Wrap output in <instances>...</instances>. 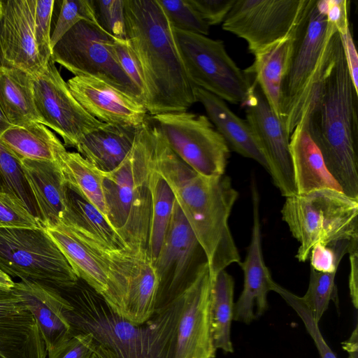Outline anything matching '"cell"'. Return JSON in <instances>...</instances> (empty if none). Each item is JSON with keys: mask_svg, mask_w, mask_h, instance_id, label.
<instances>
[{"mask_svg": "<svg viewBox=\"0 0 358 358\" xmlns=\"http://www.w3.org/2000/svg\"><path fill=\"white\" fill-rule=\"evenodd\" d=\"M152 162L172 189L208 264L212 278L241 259L230 231L229 218L238 192L224 174L196 173L170 148L152 122Z\"/></svg>", "mask_w": 358, "mask_h": 358, "instance_id": "obj_1", "label": "cell"}, {"mask_svg": "<svg viewBox=\"0 0 358 358\" xmlns=\"http://www.w3.org/2000/svg\"><path fill=\"white\" fill-rule=\"evenodd\" d=\"M357 95L339 36L299 122L319 148L342 192L355 199H358Z\"/></svg>", "mask_w": 358, "mask_h": 358, "instance_id": "obj_2", "label": "cell"}, {"mask_svg": "<svg viewBox=\"0 0 358 358\" xmlns=\"http://www.w3.org/2000/svg\"><path fill=\"white\" fill-rule=\"evenodd\" d=\"M127 37L141 67L150 115L186 111L196 99L173 27L158 0H124Z\"/></svg>", "mask_w": 358, "mask_h": 358, "instance_id": "obj_3", "label": "cell"}, {"mask_svg": "<svg viewBox=\"0 0 358 358\" xmlns=\"http://www.w3.org/2000/svg\"><path fill=\"white\" fill-rule=\"evenodd\" d=\"M71 307L64 310L73 334L90 333L116 358H175L181 296L146 322L134 324L117 314L94 290L58 289Z\"/></svg>", "mask_w": 358, "mask_h": 358, "instance_id": "obj_4", "label": "cell"}, {"mask_svg": "<svg viewBox=\"0 0 358 358\" xmlns=\"http://www.w3.org/2000/svg\"><path fill=\"white\" fill-rule=\"evenodd\" d=\"M327 0H310L296 27L288 69L282 86L280 119L290 136L308 99L322 77L339 37L329 21Z\"/></svg>", "mask_w": 358, "mask_h": 358, "instance_id": "obj_5", "label": "cell"}, {"mask_svg": "<svg viewBox=\"0 0 358 358\" xmlns=\"http://www.w3.org/2000/svg\"><path fill=\"white\" fill-rule=\"evenodd\" d=\"M281 215L300 243L296 258L301 262L317 244L358 238V199L343 192L324 189L286 197Z\"/></svg>", "mask_w": 358, "mask_h": 358, "instance_id": "obj_6", "label": "cell"}, {"mask_svg": "<svg viewBox=\"0 0 358 358\" xmlns=\"http://www.w3.org/2000/svg\"><path fill=\"white\" fill-rule=\"evenodd\" d=\"M0 269L10 278L58 289L74 287L79 281L44 228L0 229Z\"/></svg>", "mask_w": 358, "mask_h": 358, "instance_id": "obj_7", "label": "cell"}, {"mask_svg": "<svg viewBox=\"0 0 358 358\" xmlns=\"http://www.w3.org/2000/svg\"><path fill=\"white\" fill-rule=\"evenodd\" d=\"M113 38L97 22L81 20L52 48L51 59L75 76L99 78L144 105L141 92L116 59Z\"/></svg>", "mask_w": 358, "mask_h": 358, "instance_id": "obj_8", "label": "cell"}, {"mask_svg": "<svg viewBox=\"0 0 358 358\" xmlns=\"http://www.w3.org/2000/svg\"><path fill=\"white\" fill-rule=\"evenodd\" d=\"M173 29L191 83L224 101L243 105L252 85L251 78L228 55L223 41Z\"/></svg>", "mask_w": 358, "mask_h": 358, "instance_id": "obj_9", "label": "cell"}, {"mask_svg": "<svg viewBox=\"0 0 358 358\" xmlns=\"http://www.w3.org/2000/svg\"><path fill=\"white\" fill-rule=\"evenodd\" d=\"M149 117L174 153L196 173L224 174L230 150L207 116L186 110Z\"/></svg>", "mask_w": 358, "mask_h": 358, "instance_id": "obj_10", "label": "cell"}, {"mask_svg": "<svg viewBox=\"0 0 358 358\" xmlns=\"http://www.w3.org/2000/svg\"><path fill=\"white\" fill-rule=\"evenodd\" d=\"M310 0H236L222 29L245 40L253 55L289 35Z\"/></svg>", "mask_w": 358, "mask_h": 358, "instance_id": "obj_11", "label": "cell"}, {"mask_svg": "<svg viewBox=\"0 0 358 358\" xmlns=\"http://www.w3.org/2000/svg\"><path fill=\"white\" fill-rule=\"evenodd\" d=\"M151 166V122L148 117L138 128L133 148L125 159L110 172L100 171L107 217L120 234L136 206L149 194L147 182Z\"/></svg>", "mask_w": 358, "mask_h": 358, "instance_id": "obj_12", "label": "cell"}, {"mask_svg": "<svg viewBox=\"0 0 358 358\" xmlns=\"http://www.w3.org/2000/svg\"><path fill=\"white\" fill-rule=\"evenodd\" d=\"M31 78L41 124L58 134L64 146L76 148L85 134L104 124L89 114L74 98L51 58L40 74Z\"/></svg>", "mask_w": 358, "mask_h": 358, "instance_id": "obj_13", "label": "cell"}, {"mask_svg": "<svg viewBox=\"0 0 358 358\" xmlns=\"http://www.w3.org/2000/svg\"><path fill=\"white\" fill-rule=\"evenodd\" d=\"M242 106L245 107L246 120L266 157L274 185L285 198L296 194L289 150L290 136L254 81Z\"/></svg>", "mask_w": 358, "mask_h": 358, "instance_id": "obj_14", "label": "cell"}, {"mask_svg": "<svg viewBox=\"0 0 358 358\" xmlns=\"http://www.w3.org/2000/svg\"><path fill=\"white\" fill-rule=\"evenodd\" d=\"M213 280L201 263L181 296L175 358H215L210 322Z\"/></svg>", "mask_w": 358, "mask_h": 358, "instance_id": "obj_15", "label": "cell"}, {"mask_svg": "<svg viewBox=\"0 0 358 358\" xmlns=\"http://www.w3.org/2000/svg\"><path fill=\"white\" fill-rule=\"evenodd\" d=\"M35 5L36 0L4 1L0 21V55L3 65L31 77L40 74L45 67L34 36Z\"/></svg>", "mask_w": 358, "mask_h": 358, "instance_id": "obj_16", "label": "cell"}, {"mask_svg": "<svg viewBox=\"0 0 358 358\" xmlns=\"http://www.w3.org/2000/svg\"><path fill=\"white\" fill-rule=\"evenodd\" d=\"M252 229L245 259L239 264L244 274L243 291L234 303L233 320L249 324L268 309L267 294L274 280L266 266L262 252L259 219V195L252 181Z\"/></svg>", "mask_w": 358, "mask_h": 358, "instance_id": "obj_17", "label": "cell"}, {"mask_svg": "<svg viewBox=\"0 0 358 358\" xmlns=\"http://www.w3.org/2000/svg\"><path fill=\"white\" fill-rule=\"evenodd\" d=\"M67 85L82 107L103 123L139 127L148 117L142 103L99 78L74 76Z\"/></svg>", "mask_w": 358, "mask_h": 358, "instance_id": "obj_18", "label": "cell"}, {"mask_svg": "<svg viewBox=\"0 0 358 358\" xmlns=\"http://www.w3.org/2000/svg\"><path fill=\"white\" fill-rule=\"evenodd\" d=\"M38 325L13 290H0V358H47Z\"/></svg>", "mask_w": 358, "mask_h": 358, "instance_id": "obj_19", "label": "cell"}, {"mask_svg": "<svg viewBox=\"0 0 358 358\" xmlns=\"http://www.w3.org/2000/svg\"><path fill=\"white\" fill-rule=\"evenodd\" d=\"M12 290L36 319L48 353L73 335L64 314L71 305L57 289L40 282L20 280L15 282Z\"/></svg>", "mask_w": 358, "mask_h": 358, "instance_id": "obj_20", "label": "cell"}, {"mask_svg": "<svg viewBox=\"0 0 358 358\" xmlns=\"http://www.w3.org/2000/svg\"><path fill=\"white\" fill-rule=\"evenodd\" d=\"M20 162L43 228L64 222L71 209L69 189L59 164L27 159Z\"/></svg>", "mask_w": 358, "mask_h": 358, "instance_id": "obj_21", "label": "cell"}, {"mask_svg": "<svg viewBox=\"0 0 358 358\" xmlns=\"http://www.w3.org/2000/svg\"><path fill=\"white\" fill-rule=\"evenodd\" d=\"M199 247L196 237L176 201L169 225L155 262L161 285L164 276L170 271H173L162 308L181 294L180 284Z\"/></svg>", "mask_w": 358, "mask_h": 358, "instance_id": "obj_22", "label": "cell"}, {"mask_svg": "<svg viewBox=\"0 0 358 358\" xmlns=\"http://www.w3.org/2000/svg\"><path fill=\"white\" fill-rule=\"evenodd\" d=\"M44 229L78 278L105 300L110 289V277L100 257L70 224L59 222Z\"/></svg>", "mask_w": 358, "mask_h": 358, "instance_id": "obj_23", "label": "cell"}, {"mask_svg": "<svg viewBox=\"0 0 358 358\" xmlns=\"http://www.w3.org/2000/svg\"><path fill=\"white\" fill-rule=\"evenodd\" d=\"M194 94L196 101L203 105L208 118L229 148L255 160L269 173L268 162L248 121L237 116L218 96L196 86Z\"/></svg>", "mask_w": 358, "mask_h": 358, "instance_id": "obj_24", "label": "cell"}, {"mask_svg": "<svg viewBox=\"0 0 358 358\" xmlns=\"http://www.w3.org/2000/svg\"><path fill=\"white\" fill-rule=\"evenodd\" d=\"M289 150L297 194L324 189L342 192L329 172L319 148L301 122L290 136Z\"/></svg>", "mask_w": 358, "mask_h": 358, "instance_id": "obj_25", "label": "cell"}, {"mask_svg": "<svg viewBox=\"0 0 358 358\" xmlns=\"http://www.w3.org/2000/svg\"><path fill=\"white\" fill-rule=\"evenodd\" d=\"M139 127L104 123L85 134L76 149L98 170L110 172L129 154Z\"/></svg>", "mask_w": 358, "mask_h": 358, "instance_id": "obj_26", "label": "cell"}, {"mask_svg": "<svg viewBox=\"0 0 358 358\" xmlns=\"http://www.w3.org/2000/svg\"><path fill=\"white\" fill-rule=\"evenodd\" d=\"M296 29L285 38L254 54L252 64L244 71L258 85L280 119L282 86L289 66Z\"/></svg>", "mask_w": 358, "mask_h": 358, "instance_id": "obj_27", "label": "cell"}, {"mask_svg": "<svg viewBox=\"0 0 358 358\" xmlns=\"http://www.w3.org/2000/svg\"><path fill=\"white\" fill-rule=\"evenodd\" d=\"M161 278L146 246L135 249L122 317L134 324L148 321L156 312Z\"/></svg>", "mask_w": 358, "mask_h": 358, "instance_id": "obj_28", "label": "cell"}, {"mask_svg": "<svg viewBox=\"0 0 358 358\" xmlns=\"http://www.w3.org/2000/svg\"><path fill=\"white\" fill-rule=\"evenodd\" d=\"M0 143L19 160L59 164L61 155L66 151L53 132L39 122L10 127L0 136Z\"/></svg>", "mask_w": 358, "mask_h": 358, "instance_id": "obj_29", "label": "cell"}, {"mask_svg": "<svg viewBox=\"0 0 358 358\" xmlns=\"http://www.w3.org/2000/svg\"><path fill=\"white\" fill-rule=\"evenodd\" d=\"M0 108L12 126L41 124L34 103L31 76L6 65H0Z\"/></svg>", "mask_w": 358, "mask_h": 358, "instance_id": "obj_30", "label": "cell"}, {"mask_svg": "<svg viewBox=\"0 0 358 358\" xmlns=\"http://www.w3.org/2000/svg\"><path fill=\"white\" fill-rule=\"evenodd\" d=\"M147 187L150 199L147 251L155 263L172 217L176 198L167 182L154 168L152 145V166Z\"/></svg>", "mask_w": 358, "mask_h": 358, "instance_id": "obj_31", "label": "cell"}, {"mask_svg": "<svg viewBox=\"0 0 358 358\" xmlns=\"http://www.w3.org/2000/svg\"><path fill=\"white\" fill-rule=\"evenodd\" d=\"M59 164L67 187L98 208L108 220L101 171L76 152L65 151Z\"/></svg>", "mask_w": 358, "mask_h": 358, "instance_id": "obj_32", "label": "cell"}, {"mask_svg": "<svg viewBox=\"0 0 358 358\" xmlns=\"http://www.w3.org/2000/svg\"><path fill=\"white\" fill-rule=\"evenodd\" d=\"M234 281L225 270L213 279L210 322L215 348L224 352H234L231 340V326L234 317Z\"/></svg>", "mask_w": 358, "mask_h": 358, "instance_id": "obj_33", "label": "cell"}, {"mask_svg": "<svg viewBox=\"0 0 358 358\" xmlns=\"http://www.w3.org/2000/svg\"><path fill=\"white\" fill-rule=\"evenodd\" d=\"M68 189L72 214L64 222L80 224L108 244L122 249L131 248L98 208L73 190Z\"/></svg>", "mask_w": 358, "mask_h": 358, "instance_id": "obj_34", "label": "cell"}, {"mask_svg": "<svg viewBox=\"0 0 358 358\" xmlns=\"http://www.w3.org/2000/svg\"><path fill=\"white\" fill-rule=\"evenodd\" d=\"M0 191L18 197L24 203L29 210L37 217L35 201L24 178L20 162L1 143Z\"/></svg>", "mask_w": 358, "mask_h": 358, "instance_id": "obj_35", "label": "cell"}, {"mask_svg": "<svg viewBox=\"0 0 358 358\" xmlns=\"http://www.w3.org/2000/svg\"><path fill=\"white\" fill-rule=\"evenodd\" d=\"M336 272H319L310 267L308 287L300 299L317 323L327 310L330 301L336 296Z\"/></svg>", "mask_w": 358, "mask_h": 358, "instance_id": "obj_36", "label": "cell"}, {"mask_svg": "<svg viewBox=\"0 0 358 358\" xmlns=\"http://www.w3.org/2000/svg\"><path fill=\"white\" fill-rule=\"evenodd\" d=\"M174 29L207 36L210 27L189 0H158Z\"/></svg>", "mask_w": 358, "mask_h": 358, "instance_id": "obj_37", "label": "cell"}, {"mask_svg": "<svg viewBox=\"0 0 358 358\" xmlns=\"http://www.w3.org/2000/svg\"><path fill=\"white\" fill-rule=\"evenodd\" d=\"M81 20L97 22L93 0H64L50 37L52 48L73 26Z\"/></svg>", "mask_w": 358, "mask_h": 358, "instance_id": "obj_38", "label": "cell"}, {"mask_svg": "<svg viewBox=\"0 0 358 358\" xmlns=\"http://www.w3.org/2000/svg\"><path fill=\"white\" fill-rule=\"evenodd\" d=\"M43 228L41 222L16 196L0 191V229Z\"/></svg>", "mask_w": 358, "mask_h": 358, "instance_id": "obj_39", "label": "cell"}, {"mask_svg": "<svg viewBox=\"0 0 358 358\" xmlns=\"http://www.w3.org/2000/svg\"><path fill=\"white\" fill-rule=\"evenodd\" d=\"M272 291L279 294L300 317L307 331L314 341L320 358H337L324 341L320 331L318 323L315 321L309 310L301 301L300 296L282 287L275 282L273 285Z\"/></svg>", "mask_w": 358, "mask_h": 358, "instance_id": "obj_40", "label": "cell"}, {"mask_svg": "<svg viewBox=\"0 0 358 358\" xmlns=\"http://www.w3.org/2000/svg\"><path fill=\"white\" fill-rule=\"evenodd\" d=\"M98 24L114 38L126 39L124 0H93Z\"/></svg>", "mask_w": 358, "mask_h": 358, "instance_id": "obj_41", "label": "cell"}, {"mask_svg": "<svg viewBox=\"0 0 358 358\" xmlns=\"http://www.w3.org/2000/svg\"><path fill=\"white\" fill-rule=\"evenodd\" d=\"M55 1L36 0L34 10V36L41 61L43 66L50 59V24Z\"/></svg>", "mask_w": 358, "mask_h": 358, "instance_id": "obj_42", "label": "cell"}, {"mask_svg": "<svg viewBox=\"0 0 358 358\" xmlns=\"http://www.w3.org/2000/svg\"><path fill=\"white\" fill-rule=\"evenodd\" d=\"M341 241L331 245L317 244L310 250L309 256L310 267L319 272L330 273L337 271L339 263L343 256L348 253L353 241Z\"/></svg>", "mask_w": 358, "mask_h": 358, "instance_id": "obj_43", "label": "cell"}, {"mask_svg": "<svg viewBox=\"0 0 358 358\" xmlns=\"http://www.w3.org/2000/svg\"><path fill=\"white\" fill-rule=\"evenodd\" d=\"M96 345L97 343L91 334H75L48 352L47 358H91Z\"/></svg>", "mask_w": 358, "mask_h": 358, "instance_id": "obj_44", "label": "cell"}, {"mask_svg": "<svg viewBox=\"0 0 358 358\" xmlns=\"http://www.w3.org/2000/svg\"><path fill=\"white\" fill-rule=\"evenodd\" d=\"M113 49L122 69L143 96L144 83L141 67L129 40L114 38Z\"/></svg>", "mask_w": 358, "mask_h": 358, "instance_id": "obj_45", "label": "cell"}, {"mask_svg": "<svg viewBox=\"0 0 358 358\" xmlns=\"http://www.w3.org/2000/svg\"><path fill=\"white\" fill-rule=\"evenodd\" d=\"M209 26L223 22L236 0H189Z\"/></svg>", "mask_w": 358, "mask_h": 358, "instance_id": "obj_46", "label": "cell"}, {"mask_svg": "<svg viewBox=\"0 0 358 358\" xmlns=\"http://www.w3.org/2000/svg\"><path fill=\"white\" fill-rule=\"evenodd\" d=\"M350 76L355 90L358 92V55L350 27L338 32Z\"/></svg>", "mask_w": 358, "mask_h": 358, "instance_id": "obj_47", "label": "cell"}, {"mask_svg": "<svg viewBox=\"0 0 358 358\" xmlns=\"http://www.w3.org/2000/svg\"><path fill=\"white\" fill-rule=\"evenodd\" d=\"M350 1L347 0H327L326 12L329 21L340 32L348 27Z\"/></svg>", "mask_w": 358, "mask_h": 358, "instance_id": "obj_48", "label": "cell"}, {"mask_svg": "<svg viewBox=\"0 0 358 358\" xmlns=\"http://www.w3.org/2000/svg\"><path fill=\"white\" fill-rule=\"evenodd\" d=\"M349 289L354 307H358V239L353 241L349 251Z\"/></svg>", "mask_w": 358, "mask_h": 358, "instance_id": "obj_49", "label": "cell"}, {"mask_svg": "<svg viewBox=\"0 0 358 358\" xmlns=\"http://www.w3.org/2000/svg\"><path fill=\"white\" fill-rule=\"evenodd\" d=\"M357 325H356L350 337L345 341L343 342V348L349 354L348 358H358V334Z\"/></svg>", "mask_w": 358, "mask_h": 358, "instance_id": "obj_50", "label": "cell"}, {"mask_svg": "<svg viewBox=\"0 0 358 358\" xmlns=\"http://www.w3.org/2000/svg\"><path fill=\"white\" fill-rule=\"evenodd\" d=\"M12 278L0 269V290L10 291L14 287Z\"/></svg>", "mask_w": 358, "mask_h": 358, "instance_id": "obj_51", "label": "cell"}, {"mask_svg": "<svg viewBox=\"0 0 358 358\" xmlns=\"http://www.w3.org/2000/svg\"><path fill=\"white\" fill-rule=\"evenodd\" d=\"M91 358H116V357L106 347L97 343Z\"/></svg>", "mask_w": 358, "mask_h": 358, "instance_id": "obj_52", "label": "cell"}, {"mask_svg": "<svg viewBox=\"0 0 358 358\" xmlns=\"http://www.w3.org/2000/svg\"><path fill=\"white\" fill-rule=\"evenodd\" d=\"M11 126L0 108V136Z\"/></svg>", "mask_w": 358, "mask_h": 358, "instance_id": "obj_53", "label": "cell"}, {"mask_svg": "<svg viewBox=\"0 0 358 358\" xmlns=\"http://www.w3.org/2000/svg\"><path fill=\"white\" fill-rule=\"evenodd\" d=\"M4 1H0V21L2 19L3 15Z\"/></svg>", "mask_w": 358, "mask_h": 358, "instance_id": "obj_54", "label": "cell"}]
</instances>
